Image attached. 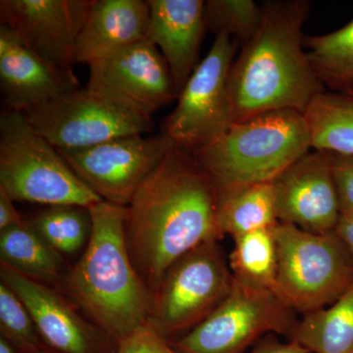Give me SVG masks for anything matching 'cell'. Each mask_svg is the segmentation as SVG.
Returning <instances> with one entry per match:
<instances>
[{"instance_id": "484cf974", "label": "cell", "mask_w": 353, "mask_h": 353, "mask_svg": "<svg viewBox=\"0 0 353 353\" xmlns=\"http://www.w3.org/2000/svg\"><path fill=\"white\" fill-rule=\"evenodd\" d=\"M263 19L262 6L252 0L205 1V24L215 34L224 32L241 46L250 43L259 32Z\"/></svg>"}, {"instance_id": "7a4b0ae2", "label": "cell", "mask_w": 353, "mask_h": 353, "mask_svg": "<svg viewBox=\"0 0 353 353\" xmlns=\"http://www.w3.org/2000/svg\"><path fill=\"white\" fill-rule=\"evenodd\" d=\"M311 4L266 1L259 32L241 46L228 78L234 123L277 110L305 113L326 92L303 51L301 29Z\"/></svg>"}, {"instance_id": "d4e9b609", "label": "cell", "mask_w": 353, "mask_h": 353, "mask_svg": "<svg viewBox=\"0 0 353 353\" xmlns=\"http://www.w3.org/2000/svg\"><path fill=\"white\" fill-rule=\"evenodd\" d=\"M28 221L62 256L85 250L92 236V214L83 206H48Z\"/></svg>"}, {"instance_id": "836d02e7", "label": "cell", "mask_w": 353, "mask_h": 353, "mask_svg": "<svg viewBox=\"0 0 353 353\" xmlns=\"http://www.w3.org/2000/svg\"><path fill=\"white\" fill-rule=\"evenodd\" d=\"M25 353H57V352H54V350H51V348L48 347V345H46V347L41 348V350H36V352H25Z\"/></svg>"}, {"instance_id": "d6a6232c", "label": "cell", "mask_w": 353, "mask_h": 353, "mask_svg": "<svg viewBox=\"0 0 353 353\" xmlns=\"http://www.w3.org/2000/svg\"><path fill=\"white\" fill-rule=\"evenodd\" d=\"M0 353H19L15 347L6 340L3 336H0Z\"/></svg>"}, {"instance_id": "d6986e66", "label": "cell", "mask_w": 353, "mask_h": 353, "mask_svg": "<svg viewBox=\"0 0 353 353\" xmlns=\"http://www.w3.org/2000/svg\"><path fill=\"white\" fill-rule=\"evenodd\" d=\"M0 260L12 270L48 285L63 283V256L53 250L29 221L0 231Z\"/></svg>"}, {"instance_id": "8992f818", "label": "cell", "mask_w": 353, "mask_h": 353, "mask_svg": "<svg viewBox=\"0 0 353 353\" xmlns=\"http://www.w3.org/2000/svg\"><path fill=\"white\" fill-rule=\"evenodd\" d=\"M278 248L276 294L304 314L327 307L353 285V262L336 232L311 233L294 225L274 227Z\"/></svg>"}, {"instance_id": "44dd1931", "label": "cell", "mask_w": 353, "mask_h": 353, "mask_svg": "<svg viewBox=\"0 0 353 353\" xmlns=\"http://www.w3.org/2000/svg\"><path fill=\"white\" fill-rule=\"evenodd\" d=\"M290 339L310 353H353V285L331 305L304 314Z\"/></svg>"}, {"instance_id": "30bf717a", "label": "cell", "mask_w": 353, "mask_h": 353, "mask_svg": "<svg viewBox=\"0 0 353 353\" xmlns=\"http://www.w3.org/2000/svg\"><path fill=\"white\" fill-rule=\"evenodd\" d=\"M239 41L229 34H216L212 48L197 65L162 132L178 148L192 152L212 143L234 124L228 78Z\"/></svg>"}, {"instance_id": "f546056e", "label": "cell", "mask_w": 353, "mask_h": 353, "mask_svg": "<svg viewBox=\"0 0 353 353\" xmlns=\"http://www.w3.org/2000/svg\"><path fill=\"white\" fill-rule=\"evenodd\" d=\"M14 201L0 190V231L20 224L24 219L14 206Z\"/></svg>"}, {"instance_id": "52a82bcc", "label": "cell", "mask_w": 353, "mask_h": 353, "mask_svg": "<svg viewBox=\"0 0 353 353\" xmlns=\"http://www.w3.org/2000/svg\"><path fill=\"white\" fill-rule=\"evenodd\" d=\"M233 283L220 241L202 243L165 272L150 294L148 321L171 343L206 319L226 299Z\"/></svg>"}, {"instance_id": "8fae6325", "label": "cell", "mask_w": 353, "mask_h": 353, "mask_svg": "<svg viewBox=\"0 0 353 353\" xmlns=\"http://www.w3.org/2000/svg\"><path fill=\"white\" fill-rule=\"evenodd\" d=\"M174 146V141L161 132L154 137H121L79 150H57L102 201L126 208Z\"/></svg>"}, {"instance_id": "ba28073f", "label": "cell", "mask_w": 353, "mask_h": 353, "mask_svg": "<svg viewBox=\"0 0 353 353\" xmlns=\"http://www.w3.org/2000/svg\"><path fill=\"white\" fill-rule=\"evenodd\" d=\"M37 132L57 150H79L152 131V116L97 88L85 85L23 113Z\"/></svg>"}, {"instance_id": "7402d4cb", "label": "cell", "mask_w": 353, "mask_h": 353, "mask_svg": "<svg viewBox=\"0 0 353 353\" xmlns=\"http://www.w3.org/2000/svg\"><path fill=\"white\" fill-rule=\"evenodd\" d=\"M311 148L353 157V97L325 92L304 113Z\"/></svg>"}, {"instance_id": "4316f807", "label": "cell", "mask_w": 353, "mask_h": 353, "mask_svg": "<svg viewBox=\"0 0 353 353\" xmlns=\"http://www.w3.org/2000/svg\"><path fill=\"white\" fill-rule=\"evenodd\" d=\"M1 336L19 353L36 352L46 347L25 304L8 285L0 283Z\"/></svg>"}, {"instance_id": "277c9868", "label": "cell", "mask_w": 353, "mask_h": 353, "mask_svg": "<svg viewBox=\"0 0 353 353\" xmlns=\"http://www.w3.org/2000/svg\"><path fill=\"white\" fill-rule=\"evenodd\" d=\"M310 150L304 114L277 110L234 123L192 155L221 190L274 182Z\"/></svg>"}, {"instance_id": "2e32d148", "label": "cell", "mask_w": 353, "mask_h": 353, "mask_svg": "<svg viewBox=\"0 0 353 353\" xmlns=\"http://www.w3.org/2000/svg\"><path fill=\"white\" fill-rule=\"evenodd\" d=\"M81 88L30 50L6 25H0V88L6 108L26 113Z\"/></svg>"}, {"instance_id": "4fadbf2b", "label": "cell", "mask_w": 353, "mask_h": 353, "mask_svg": "<svg viewBox=\"0 0 353 353\" xmlns=\"http://www.w3.org/2000/svg\"><path fill=\"white\" fill-rule=\"evenodd\" d=\"M1 282L25 304L43 343L57 353H117L118 343L85 319L55 288L0 265Z\"/></svg>"}, {"instance_id": "e0dca14e", "label": "cell", "mask_w": 353, "mask_h": 353, "mask_svg": "<svg viewBox=\"0 0 353 353\" xmlns=\"http://www.w3.org/2000/svg\"><path fill=\"white\" fill-rule=\"evenodd\" d=\"M146 39L154 44L168 64L180 94L196 70L205 30V1L148 0Z\"/></svg>"}, {"instance_id": "cb8c5ba5", "label": "cell", "mask_w": 353, "mask_h": 353, "mask_svg": "<svg viewBox=\"0 0 353 353\" xmlns=\"http://www.w3.org/2000/svg\"><path fill=\"white\" fill-rule=\"evenodd\" d=\"M233 239L229 265L234 280L276 294L278 248L274 228L256 230Z\"/></svg>"}, {"instance_id": "1f68e13d", "label": "cell", "mask_w": 353, "mask_h": 353, "mask_svg": "<svg viewBox=\"0 0 353 353\" xmlns=\"http://www.w3.org/2000/svg\"><path fill=\"white\" fill-rule=\"evenodd\" d=\"M334 232L345 243L353 262V217L341 215Z\"/></svg>"}, {"instance_id": "f1b7e54d", "label": "cell", "mask_w": 353, "mask_h": 353, "mask_svg": "<svg viewBox=\"0 0 353 353\" xmlns=\"http://www.w3.org/2000/svg\"><path fill=\"white\" fill-rule=\"evenodd\" d=\"M332 161L341 215L353 217V157L332 153Z\"/></svg>"}, {"instance_id": "83f0119b", "label": "cell", "mask_w": 353, "mask_h": 353, "mask_svg": "<svg viewBox=\"0 0 353 353\" xmlns=\"http://www.w3.org/2000/svg\"><path fill=\"white\" fill-rule=\"evenodd\" d=\"M117 353H176L150 322L146 321L118 343Z\"/></svg>"}, {"instance_id": "9c48e42d", "label": "cell", "mask_w": 353, "mask_h": 353, "mask_svg": "<svg viewBox=\"0 0 353 353\" xmlns=\"http://www.w3.org/2000/svg\"><path fill=\"white\" fill-rule=\"evenodd\" d=\"M294 312L275 292L234 279L223 303L189 333L170 343L176 353H241L264 334L290 336L299 321Z\"/></svg>"}, {"instance_id": "6da1fadb", "label": "cell", "mask_w": 353, "mask_h": 353, "mask_svg": "<svg viewBox=\"0 0 353 353\" xmlns=\"http://www.w3.org/2000/svg\"><path fill=\"white\" fill-rule=\"evenodd\" d=\"M124 227L130 257L150 294L176 259L224 238L214 183L176 145L126 206Z\"/></svg>"}, {"instance_id": "ac0fdd59", "label": "cell", "mask_w": 353, "mask_h": 353, "mask_svg": "<svg viewBox=\"0 0 353 353\" xmlns=\"http://www.w3.org/2000/svg\"><path fill=\"white\" fill-rule=\"evenodd\" d=\"M150 8L143 0H94L77 46V63L90 65L146 39Z\"/></svg>"}, {"instance_id": "3957f363", "label": "cell", "mask_w": 353, "mask_h": 353, "mask_svg": "<svg viewBox=\"0 0 353 353\" xmlns=\"http://www.w3.org/2000/svg\"><path fill=\"white\" fill-rule=\"evenodd\" d=\"M90 211L92 236L63 285L87 319L119 343L148 321L150 292L128 252L126 208L102 201Z\"/></svg>"}, {"instance_id": "9a60e30c", "label": "cell", "mask_w": 353, "mask_h": 353, "mask_svg": "<svg viewBox=\"0 0 353 353\" xmlns=\"http://www.w3.org/2000/svg\"><path fill=\"white\" fill-rule=\"evenodd\" d=\"M279 223L311 233L334 231L341 217L332 153L309 152L273 182Z\"/></svg>"}, {"instance_id": "ffe728a7", "label": "cell", "mask_w": 353, "mask_h": 353, "mask_svg": "<svg viewBox=\"0 0 353 353\" xmlns=\"http://www.w3.org/2000/svg\"><path fill=\"white\" fill-rule=\"evenodd\" d=\"M221 231L232 238L278 224L273 182L217 190Z\"/></svg>"}, {"instance_id": "4dcf8cb0", "label": "cell", "mask_w": 353, "mask_h": 353, "mask_svg": "<svg viewBox=\"0 0 353 353\" xmlns=\"http://www.w3.org/2000/svg\"><path fill=\"white\" fill-rule=\"evenodd\" d=\"M250 353H310L294 341L281 343L277 339L268 338L257 345Z\"/></svg>"}, {"instance_id": "5bb4252c", "label": "cell", "mask_w": 353, "mask_h": 353, "mask_svg": "<svg viewBox=\"0 0 353 353\" xmlns=\"http://www.w3.org/2000/svg\"><path fill=\"white\" fill-rule=\"evenodd\" d=\"M90 87L152 116L178 99V92L166 60L148 39L88 65Z\"/></svg>"}, {"instance_id": "5b68a950", "label": "cell", "mask_w": 353, "mask_h": 353, "mask_svg": "<svg viewBox=\"0 0 353 353\" xmlns=\"http://www.w3.org/2000/svg\"><path fill=\"white\" fill-rule=\"evenodd\" d=\"M0 190L14 202L92 208L102 201L25 115H0Z\"/></svg>"}, {"instance_id": "7c38bea8", "label": "cell", "mask_w": 353, "mask_h": 353, "mask_svg": "<svg viewBox=\"0 0 353 353\" xmlns=\"http://www.w3.org/2000/svg\"><path fill=\"white\" fill-rule=\"evenodd\" d=\"M94 0H1L0 22L53 68L77 77V46Z\"/></svg>"}, {"instance_id": "603a6c76", "label": "cell", "mask_w": 353, "mask_h": 353, "mask_svg": "<svg viewBox=\"0 0 353 353\" xmlns=\"http://www.w3.org/2000/svg\"><path fill=\"white\" fill-rule=\"evenodd\" d=\"M309 64L324 87L353 97V19L329 34L308 37Z\"/></svg>"}]
</instances>
